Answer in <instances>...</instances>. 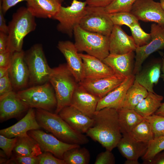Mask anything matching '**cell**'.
Returning a JSON list of instances; mask_svg holds the SVG:
<instances>
[{
	"label": "cell",
	"mask_w": 164,
	"mask_h": 164,
	"mask_svg": "<svg viewBox=\"0 0 164 164\" xmlns=\"http://www.w3.org/2000/svg\"><path fill=\"white\" fill-rule=\"evenodd\" d=\"M93 125L86 133L87 135L111 151L117 146L121 138L118 112L115 108H106L96 111Z\"/></svg>",
	"instance_id": "1"
},
{
	"label": "cell",
	"mask_w": 164,
	"mask_h": 164,
	"mask_svg": "<svg viewBox=\"0 0 164 164\" xmlns=\"http://www.w3.org/2000/svg\"><path fill=\"white\" fill-rule=\"evenodd\" d=\"M35 115L41 128L51 133L61 141L80 145L88 142L86 135L74 130L58 114L36 109Z\"/></svg>",
	"instance_id": "2"
},
{
	"label": "cell",
	"mask_w": 164,
	"mask_h": 164,
	"mask_svg": "<svg viewBox=\"0 0 164 164\" xmlns=\"http://www.w3.org/2000/svg\"><path fill=\"white\" fill-rule=\"evenodd\" d=\"M49 82L55 91L57 101L55 113L70 105L74 92L78 83L66 64L52 68Z\"/></svg>",
	"instance_id": "3"
},
{
	"label": "cell",
	"mask_w": 164,
	"mask_h": 164,
	"mask_svg": "<svg viewBox=\"0 0 164 164\" xmlns=\"http://www.w3.org/2000/svg\"><path fill=\"white\" fill-rule=\"evenodd\" d=\"M35 17L27 8L21 7L13 14L8 26L7 50L14 53L22 50L25 37L36 29Z\"/></svg>",
	"instance_id": "4"
},
{
	"label": "cell",
	"mask_w": 164,
	"mask_h": 164,
	"mask_svg": "<svg viewBox=\"0 0 164 164\" xmlns=\"http://www.w3.org/2000/svg\"><path fill=\"white\" fill-rule=\"evenodd\" d=\"M73 35L78 52H85L102 61L109 54V36L85 30L79 25L75 28Z\"/></svg>",
	"instance_id": "5"
},
{
	"label": "cell",
	"mask_w": 164,
	"mask_h": 164,
	"mask_svg": "<svg viewBox=\"0 0 164 164\" xmlns=\"http://www.w3.org/2000/svg\"><path fill=\"white\" fill-rule=\"evenodd\" d=\"M24 58L28 69L30 87L49 82L52 68L47 63L42 44H36L24 51Z\"/></svg>",
	"instance_id": "6"
},
{
	"label": "cell",
	"mask_w": 164,
	"mask_h": 164,
	"mask_svg": "<svg viewBox=\"0 0 164 164\" xmlns=\"http://www.w3.org/2000/svg\"><path fill=\"white\" fill-rule=\"evenodd\" d=\"M17 93L29 108L50 111L56 108L57 101L55 91L49 82L30 87L18 91Z\"/></svg>",
	"instance_id": "7"
},
{
	"label": "cell",
	"mask_w": 164,
	"mask_h": 164,
	"mask_svg": "<svg viewBox=\"0 0 164 164\" xmlns=\"http://www.w3.org/2000/svg\"><path fill=\"white\" fill-rule=\"evenodd\" d=\"M87 5L85 1L72 0L70 5L61 6L53 18L59 22L56 27L57 30L71 37L75 28L79 25L85 14Z\"/></svg>",
	"instance_id": "8"
},
{
	"label": "cell",
	"mask_w": 164,
	"mask_h": 164,
	"mask_svg": "<svg viewBox=\"0 0 164 164\" xmlns=\"http://www.w3.org/2000/svg\"><path fill=\"white\" fill-rule=\"evenodd\" d=\"M79 25L85 30L109 36L114 25L104 7L87 5Z\"/></svg>",
	"instance_id": "9"
},
{
	"label": "cell",
	"mask_w": 164,
	"mask_h": 164,
	"mask_svg": "<svg viewBox=\"0 0 164 164\" xmlns=\"http://www.w3.org/2000/svg\"><path fill=\"white\" fill-rule=\"evenodd\" d=\"M150 42L144 46L137 47L133 74L136 75L141 70L145 60L153 53L164 49V28L153 23L151 26Z\"/></svg>",
	"instance_id": "10"
},
{
	"label": "cell",
	"mask_w": 164,
	"mask_h": 164,
	"mask_svg": "<svg viewBox=\"0 0 164 164\" xmlns=\"http://www.w3.org/2000/svg\"><path fill=\"white\" fill-rule=\"evenodd\" d=\"M27 134L37 142L42 151L50 152L62 159L67 151L80 146L79 145L63 142L53 134L47 133L40 129L30 130Z\"/></svg>",
	"instance_id": "11"
},
{
	"label": "cell",
	"mask_w": 164,
	"mask_h": 164,
	"mask_svg": "<svg viewBox=\"0 0 164 164\" xmlns=\"http://www.w3.org/2000/svg\"><path fill=\"white\" fill-rule=\"evenodd\" d=\"M138 20L152 22L164 28V10L153 0H136L130 12Z\"/></svg>",
	"instance_id": "12"
},
{
	"label": "cell",
	"mask_w": 164,
	"mask_h": 164,
	"mask_svg": "<svg viewBox=\"0 0 164 164\" xmlns=\"http://www.w3.org/2000/svg\"><path fill=\"white\" fill-rule=\"evenodd\" d=\"M24 54L23 50L14 52L9 68V74L13 89L16 91L23 90L29 83V72Z\"/></svg>",
	"instance_id": "13"
},
{
	"label": "cell",
	"mask_w": 164,
	"mask_h": 164,
	"mask_svg": "<svg viewBox=\"0 0 164 164\" xmlns=\"http://www.w3.org/2000/svg\"><path fill=\"white\" fill-rule=\"evenodd\" d=\"M57 47L65 58L67 66L76 81L80 83L85 78L84 65L74 43L69 40L61 41Z\"/></svg>",
	"instance_id": "14"
},
{
	"label": "cell",
	"mask_w": 164,
	"mask_h": 164,
	"mask_svg": "<svg viewBox=\"0 0 164 164\" xmlns=\"http://www.w3.org/2000/svg\"><path fill=\"white\" fill-rule=\"evenodd\" d=\"M125 80L114 75L97 78H85L79 84L88 92L101 99L119 86Z\"/></svg>",
	"instance_id": "15"
},
{
	"label": "cell",
	"mask_w": 164,
	"mask_h": 164,
	"mask_svg": "<svg viewBox=\"0 0 164 164\" xmlns=\"http://www.w3.org/2000/svg\"><path fill=\"white\" fill-rule=\"evenodd\" d=\"M29 108L12 91L0 97V121L17 117Z\"/></svg>",
	"instance_id": "16"
},
{
	"label": "cell",
	"mask_w": 164,
	"mask_h": 164,
	"mask_svg": "<svg viewBox=\"0 0 164 164\" xmlns=\"http://www.w3.org/2000/svg\"><path fill=\"white\" fill-rule=\"evenodd\" d=\"M134 51L118 54L110 53L102 61L110 67L115 75L125 79L133 74L135 61Z\"/></svg>",
	"instance_id": "17"
},
{
	"label": "cell",
	"mask_w": 164,
	"mask_h": 164,
	"mask_svg": "<svg viewBox=\"0 0 164 164\" xmlns=\"http://www.w3.org/2000/svg\"><path fill=\"white\" fill-rule=\"evenodd\" d=\"M109 47L110 53L118 54L135 51L137 48L132 36L116 25H114L109 36Z\"/></svg>",
	"instance_id": "18"
},
{
	"label": "cell",
	"mask_w": 164,
	"mask_h": 164,
	"mask_svg": "<svg viewBox=\"0 0 164 164\" xmlns=\"http://www.w3.org/2000/svg\"><path fill=\"white\" fill-rule=\"evenodd\" d=\"M100 99L88 92L78 83L73 93L70 105L93 118Z\"/></svg>",
	"instance_id": "19"
},
{
	"label": "cell",
	"mask_w": 164,
	"mask_h": 164,
	"mask_svg": "<svg viewBox=\"0 0 164 164\" xmlns=\"http://www.w3.org/2000/svg\"><path fill=\"white\" fill-rule=\"evenodd\" d=\"M58 114L74 130L81 133H86L93 124V118L71 105L63 108Z\"/></svg>",
	"instance_id": "20"
},
{
	"label": "cell",
	"mask_w": 164,
	"mask_h": 164,
	"mask_svg": "<svg viewBox=\"0 0 164 164\" xmlns=\"http://www.w3.org/2000/svg\"><path fill=\"white\" fill-rule=\"evenodd\" d=\"M41 128L36 117L35 110L30 108L25 116L14 125L0 130V134L8 138L16 137L31 130Z\"/></svg>",
	"instance_id": "21"
},
{
	"label": "cell",
	"mask_w": 164,
	"mask_h": 164,
	"mask_svg": "<svg viewBox=\"0 0 164 164\" xmlns=\"http://www.w3.org/2000/svg\"><path fill=\"white\" fill-rule=\"evenodd\" d=\"M135 80L133 74L125 79L118 87L99 100L96 111L106 108L118 110L128 90L133 84Z\"/></svg>",
	"instance_id": "22"
},
{
	"label": "cell",
	"mask_w": 164,
	"mask_h": 164,
	"mask_svg": "<svg viewBox=\"0 0 164 164\" xmlns=\"http://www.w3.org/2000/svg\"><path fill=\"white\" fill-rule=\"evenodd\" d=\"M79 54L83 62L85 78H97L115 75L111 68L98 58L88 54Z\"/></svg>",
	"instance_id": "23"
},
{
	"label": "cell",
	"mask_w": 164,
	"mask_h": 164,
	"mask_svg": "<svg viewBox=\"0 0 164 164\" xmlns=\"http://www.w3.org/2000/svg\"><path fill=\"white\" fill-rule=\"evenodd\" d=\"M63 0H27V8L35 17L53 19Z\"/></svg>",
	"instance_id": "24"
},
{
	"label": "cell",
	"mask_w": 164,
	"mask_h": 164,
	"mask_svg": "<svg viewBox=\"0 0 164 164\" xmlns=\"http://www.w3.org/2000/svg\"><path fill=\"white\" fill-rule=\"evenodd\" d=\"M148 144L136 141L128 133L122 135L117 147L121 154L127 159L138 160L146 152Z\"/></svg>",
	"instance_id": "25"
},
{
	"label": "cell",
	"mask_w": 164,
	"mask_h": 164,
	"mask_svg": "<svg viewBox=\"0 0 164 164\" xmlns=\"http://www.w3.org/2000/svg\"><path fill=\"white\" fill-rule=\"evenodd\" d=\"M162 64L161 62L157 61L149 65L135 75V80L148 92L154 93L153 87L160 77Z\"/></svg>",
	"instance_id": "26"
},
{
	"label": "cell",
	"mask_w": 164,
	"mask_h": 164,
	"mask_svg": "<svg viewBox=\"0 0 164 164\" xmlns=\"http://www.w3.org/2000/svg\"><path fill=\"white\" fill-rule=\"evenodd\" d=\"M13 152L15 155L36 157L43 152L37 142L27 133L17 137Z\"/></svg>",
	"instance_id": "27"
},
{
	"label": "cell",
	"mask_w": 164,
	"mask_h": 164,
	"mask_svg": "<svg viewBox=\"0 0 164 164\" xmlns=\"http://www.w3.org/2000/svg\"><path fill=\"white\" fill-rule=\"evenodd\" d=\"M148 93L144 87L135 80L133 84L126 92L118 109L121 108L134 109L140 101L147 95Z\"/></svg>",
	"instance_id": "28"
},
{
	"label": "cell",
	"mask_w": 164,
	"mask_h": 164,
	"mask_svg": "<svg viewBox=\"0 0 164 164\" xmlns=\"http://www.w3.org/2000/svg\"><path fill=\"white\" fill-rule=\"evenodd\" d=\"M117 111L119 123L122 135L129 133L144 119L134 109L121 108Z\"/></svg>",
	"instance_id": "29"
},
{
	"label": "cell",
	"mask_w": 164,
	"mask_h": 164,
	"mask_svg": "<svg viewBox=\"0 0 164 164\" xmlns=\"http://www.w3.org/2000/svg\"><path fill=\"white\" fill-rule=\"evenodd\" d=\"M163 97L155 92H148L137 104L134 110L144 118L155 114L162 104Z\"/></svg>",
	"instance_id": "30"
},
{
	"label": "cell",
	"mask_w": 164,
	"mask_h": 164,
	"mask_svg": "<svg viewBox=\"0 0 164 164\" xmlns=\"http://www.w3.org/2000/svg\"><path fill=\"white\" fill-rule=\"evenodd\" d=\"M129 134L134 139L139 142L149 143L154 138L151 126L145 118Z\"/></svg>",
	"instance_id": "31"
},
{
	"label": "cell",
	"mask_w": 164,
	"mask_h": 164,
	"mask_svg": "<svg viewBox=\"0 0 164 164\" xmlns=\"http://www.w3.org/2000/svg\"><path fill=\"white\" fill-rule=\"evenodd\" d=\"M90 157L88 150L79 146L67 151L63 160L66 164H87L89 162Z\"/></svg>",
	"instance_id": "32"
},
{
	"label": "cell",
	"mask_w": 164,
	"mask_h": 164,
	"mask_svg": "<svg viewBox=\"0 0 164 164\" xmlns=\"http://www.w3.org/2000/svg\"><path fill=\"white\" fill-rule=\"evenodd\" d=\"M109 14L114 25H125L129 27L138 22V19L130 12H119Z\"/></svg>",
	"instance_id": "33"
},
{
	"label": "cell",
	"mask_w": 164,
	"mask_h": 164,
	"mask_svg": "<svg viewBox=\"0 0 164 164\" xmlns=\"http://www.w3.org/2000/svg\"><path fill=\"white\" fill-rule=\"evenodd\" d=\"M136 47H141L149 43L151 40L150 33L145 32L138 22L129 27Z\"/></svg>",
	"instance_id": "34"
},
{
	"label": "cell",
	"mask_w": 164,
	"mask_h": 164,
	"mask_svg": "<svg viewBox=\"0 0 164 164\" xmlns=\"http://www.w3.org/2000/svg\"><path fill=\"white\" fill-rule=\"evenodd\" d=\"M164 150V135L154 138L148 144L145 154L142 157L144 162L151 159L156 154Z\"/></svg>",
	"instance_id": "35"
},
{
	"label": "cell",
	"mask_w": 164,
	"mask_h": 164,
	"mask_svg": "<svg viewBox=\"0 0 164 164\" xmlns=\"http://www.w3.org/2000/svg\"><path fill=\"white\" fill-rule=\"evenodd\" d=\"M136 0H113L105 9L108 14L119 12H130Z\"/></svg>",
	"instance_id": "36"
},
{
	"label": "cell",
	"mask_w": 164,
	"mask_h": 164,
	"mask_svg": "<svg viewBox=\"0 0 164 164\" xmlns=\"http://www.w3.org/2000/svg\"><path fill=\"white\" fill-rule=\"evenodd\" d=\"M144 118L150 124L154 138L164 135V116L154 114Z\"/></svg>",
	"instance_id": "37"
},
{
	"label": "cell",
	"mask_w": 164,
	"mask_h": 164,
	"mask_svg": "<svg viewBox=\"0 0 164 164\" xmlns=\"http://www.w3.org/2000/svg\"><path fill=\"white\" fill-rule=\"evenodd\" d=\"M17 139V137L8 138L0 134V148L9 159L12 156Z\"/></svg>",
	"instance_id": "38"
},
{
	"label": "cell",
	"mask_w": 164,
	"mask_h": 164,
	"mask_svg": "<svg viewBox=\"0 0 164 164\" xmlns=\"http://www.w3.org/2000/svg\"><path fill=\"white\" fill-rule=\"evenodd\" d=\"M5 164H39L37 156H20L14 155L8 160Z\"/></svg>",
	"instance_id": "39"
},
{
	"label": "cell",
	"mask_w": 164,
	"mask_h": 164,
	"mask_svg": "<svg viewBox=\"0 0 164 164\" xmlns=\"http://www.w3.org/2000/svg\"><path fill=\"white\" fill-rule=\"evenodd\" d=\"M37 157L39 164H66L63 160L56 157L49 152H42Z\"/></svg>",
	"instance_id": "40"
},
{
	"label": "cell",
	"mask_w": 164,
	"mask_h": 164,
	"mask_svg": "<svg viewBox=\"0 0 164 164\" xmlns=\"http://www.w3.org/2000/svg\"><path fill=\"white\" fill-rule=\"evenodd\" d=\"M115 163V158L111 151L106 150L97 155L95 164H114Z\"/></svg>",
	"instance_id": "41"
},
{
	"label": "cell",
	"mask_w": 164,
	"mask_h": 164,
	"mask_svg": "<svg viewBox=\"0 0 164 164\" xmlns=\"http://www.w3.org/2000/svg\"><path fill=\"white\" fill-rule=\"evenodd\" d=\"M13 89L9 74L0 78V97L11 92Z\"/></svg>",
	"instance_id": "42"
},
{
	"label": "cell",
	"mask_w": 164,
	"mask_h": 164,
	"mask_svg": "<svg viewBox=\"0 0 164 164\" xmlns=\"http://www.w3.org/2000/svg\"><path fill=\"white\" fill-rule=\"evenodd\" d=\"M13 53L8 50L0 53V67L9 68Z\"/></svg>",
	"instance_id": "43"
},
{
	"label": "cell",
	"mask_w": 164,
	"mask_h": 164,
	"mask_svg": "<svg viewBox=\"0 0 164 164\" xmlns=\"http://www.w3.org/2000/svg\"><path fill=\"white\" fill-rule=\"evenodd\" d=\"M27 0H0L2 9L4 14L11 8L22 1Z\"/></svg>",
	"instance_id": "44"
},
{
	"label": "cell",
	"mask_w": 164,
	"mask_h": 164,
	"mask_svg": "<svg viewBox=\"0 0 164 164\" xmlns=\"http://www.w3.org/2000/svg\"><path fill=\"white\" fill-rule=\"evenodd\" d=\"M144 164H164V150L156 154L151 159L145 162Z\"/></svg>",
	"instance_id": "45"
},
{
	"label": "cell",
	"mask_w": 164,
	"mask_h": 164,
	"mask_svg": "<svg viewBox=\"0 0 164 164\" xmlns=\"http://www.w3.org/2000/svg\"><path fill=\"white\" fill-rule=\"evenodd\" d=\"M113 0H85L87 5L93 6L105 7Z\"/></svg>",
	"instance_id": "46"
},
{
	"label": "cell",
	"mask_w": 164,
	"mask_h": 164,
	"mask_svg": "<svg viewBox=\"0 0 164 164\" xmlns=\"http://www.w3.org/2000/svg\"><path fill=\"white\" fill-rule=\"evenodd\" d=\"M8 45V34L0 32V53L7 50Z\"/></svg>",
	"instance_id": "47"
},
{
	"label": "cell",
	"mask_w": 164,
	"mask_h": 164,
	"mask_svg": "<svg viewBox=\"0 0 164 164\" xmlns=\"http://www.w3.org/2000/svg\"><path fill=\"white\" fill-rule=\"evenodd\" d=\"M4 15L2 9L1 4L0 3V32L8 34V26L6 24Z\"/></svg>",
	"instance_id": "48"
},
{
	"label": "cell",
	"mask_w": 164,
	"mask_h": 164,
	"mask_svg": "<svg viewBox=\"0 0 164 164\" xmlns=\"http://www.w3.org/2000/svg\"><path fill=\"white\" fill-rule=\"evenodd\" d=\"M155 114L157 115L164 116V102L162 103L161 106L155 112Z\"/></svg>",
	"instance_id": "49"
},
{
	"label": "cell",
	"mask_w": 164,
	"mask_h": 164,
	"mask_svg": "<svg viewBox=\"0 0 164 164\" xmlns=\"http://www.w3.org/2000/svg\"><path fill=\"white\" fill-rule=\"evenodd\" d=\"M9 74V68L0 67V78Z\"/></svg>",
	"instance_id": "50"
},
{
	"label": "cell",
	"mask_w": 164,
	"mask_h": 164,
	"mask_svg": "<svg viewBox=\"0 0 164 164\" xmlns=\"http://www.w3.org/2000/svg\"><path fill=\"white\" fill-rule=\"evenodd\" d=\"M125 164H139L138 160L127 159L124 162Z\"/></svg>",
	"instance_id": "51"
},
{
	"label": "cell",
	"mask_w": 164,
	"mask_h": 164,
	"mask_svg": "<svg viewBox=\"0 0 164 164\" xmlns=\"http://www.w3.org/2000/svg\"><path fill=\"white\" fill-rule=\"evenodd\" d=\"M161 71H162V73L160 77L164 81V52L162 62Z\"/></svg>",
	"instance_id": "52"
},
{
	"label": "cell",
	"mask_w": 164,
	"mask_h": 164,
	"mask_svg": "<svg viewBox=\"0 0 164 164\" xmlns=\"http://www.w3.org/2000/svg\"><path fill=\"white\" fill-rule=\"evenodd\" d=\"M159 1L161 6L164 10V0H159Z\"/></svg>",
	"instance_id": "53"
}]
</instances>
